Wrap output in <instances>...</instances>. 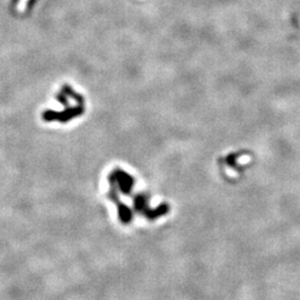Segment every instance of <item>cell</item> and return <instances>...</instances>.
<instances>
[{
	"label": "cell",
	"instance_id": "cell-1",
	"mask_svg": "<svg viewBox=\"0 0 300 300\" xmlns=\"http://www.w3.org/2000/svg\"><path fill=\"white\" fill-rule=\"evenodd\" d=\"M240 155H243V153H235V154L229 155L228 157L223 159V162H225L223 164H226L229 168L235 169V170H238L239 166H238V163H237V158L239 157Z\"/></svg>",
	"mask_w": 300,
	"mask_h": 300
}]
</instances>
